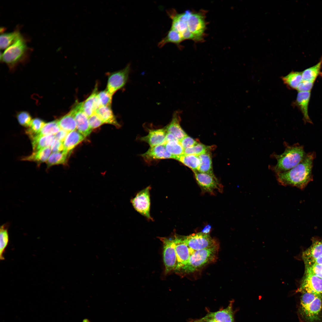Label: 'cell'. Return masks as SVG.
Here are the masks:
<instances>
[{
	"label": "cell",
	"instance_id": "51",
	"mask_svg": "<svg viewBox=\"0 0 322 322\" xmlns=\"http://www.w3.org/2000/svg\"><path fill=\"white\" fill-rule=\"evenodd\" d=\"M82 322H90L89 321V320H88V319L86 318V319H84L83 320Z\"/></svg>",
	"mask_w": 322,
	"mask_h": 322
},
{
	"label": "cell",
	"instance_id": "28",
	"mask_svg": "<svg viewBox=\"0 0 322 322\" xmlns=\"http://www.w3.org/2000/svg\"><path fill=\"white\" fill-rule=\"evenodd\" d=\"M322 65V59L316 65L302 72V80L314 83L317 77L321 74Z\"/></svg>",
	"mask_w": 322,
	"mask_h": 322
},
{
	"label": "cell",
	"instance_id": "12",
	"mask_svg": "<svg viewBox=\"0 0 322 322\" xmlns=\"http://www.w3.org/2000/svg\"><path fill=\"white\" fill-rule=\"evenodd\" d=\"M130 68V64H128L124 69L114 72L109 76L107 90L112 96L126 84L128 78Z\"/></svg>",
	"mask_w": 322,
	"mask_h": 322
},
{
	"label": "cell",
	"instance_id": "24",
	"mask_svg": "<svg viewBox=\"0 0 322 322\" xmlns=\"http://www.w3.org/2000/svg\"><path fill=\"white\" fill-rule=\"evenodd\" d=\"M51 152L50 147H46L33 151L31 154L23 157L21 160L40 164L47 161Z\"/></svg>",
	"mask_w": 322,
	"mask_h": 322
},
{
	"label": "cell",
	"instance_id": "48",
	"mask_svg": "<svg viewBox=\"0 0 322 322\" xmlns=\"http://www.w3.org/2000/svg\"><path fill=\"white\" fill-rule=\"evenodd\" d=\"M174 141H178L179 140L173 134L167 132L165 137V143L167 142Z\"/></svg>",
	"mask_w": 322,
	"mask_h": 322
},
{
	"label": "cell",
	"instance_id": "8",
	"mask_svg": "<svg viewBox=\"0 0 322 322\" xmlns=\"http://www.w3.org/2000/svg\"><path fill=\"white\" fill-rule=\"evenodd\" d=\"M185 241L189 248L195 251L218 246L216 241L209 234L201 232L184 236Z\"/></svg>",
	"mask_w": 322,
	"mask_h": 322
},
{
	"label": "cell",
	"instance_id": "16",
	"mask_svg": "<svg viewBox=\"0 0 322 322\" xmlns=\"http://www.w3.org/2000/svg\"><path fill=\"white\" fill-rule=\"evenodd\" d=\"M141 156L145 161L150 162L156 160L174 159V157L166 150L164 145L151 147Z\"/></svg>",
	"mask_w": 322,
	"mask_h": 322
},
{
	"label": "cell",
	"instance_id": "20",
	"mask_svg": "<svg viewBox=\"0 0 322 322\" xmlns=\"http://www.w3.org/2000/svg\"><path fill=\"white\" fill-rule=\"evenodd\" d=\"M180 113L178 111L175 112L171 122L165 128L167 132L173 134L179 141L187 135L180 125Z\"/></svg>",
	"mask_w": 322,
	"mask_h": 322
},
{
	"label": "cell",
	"instance_id": "13",
	"mask_svg": "<svg viewBox=\"0 0 322 322\" xmlns=\"http://www.w3.org/2000/svg\"><path fill=\"white\" fill-rule=\"evenodd\" d=\"M82 104L83 102L77 103L71 110L75 117L77 130L86 137L90 134L92 129L89 126V118L83 110Z\"/></svg>",
	"mask_w": 322,
	"mask_h": 322
},
{
	"label": "cell",
	"instance_id": "41",
	"mask_svg": "<svg viewBox=\"0 0 322 322\" xmlns=\"http://www.w3.org/2000/svg\"><path fill=\"white\" fill-rule=\"evenodd\" d=\"M101 106L111 107L112 97L107 90L101 91L98 94Z\"/></svg>",
	"mask_w": 322,
	"mask_h": 322
},
{
	"label": "cell",
	"instance_id": "38",
	"mask_svg": "<svg viewBox=\"0 0 322 322\" xmlns=\"http://www.w3.org/2000/svg\"><path fill=\"white\" fill-rule=\"evenodd\" d=\"M213 147L198 143L195 145L184 149V154H192L199 156L208 151H210Z\"/></svg>",
	"mask_w": 322,
	"mask_h": 322
},
{
	"label": "cell",
	"instance_id": "43",
	"mask_svg": "<svg viewBox=\"0 0 322 322\" xmlns=\"http://www.w3.org/2000/svg\"><path fill=\"white\" fill-rule=\"evenodd\" d=\"M179 141L184 149L192 147L199 143L197 140L188 135Z\"/></svg>",
	"mask_w": 322,
	"mask_h": 322
},
{
	"label": "cell",
	"instance_id": "50",
	"mask_svg": "<svg viewBox=\"0 0 322 322\" xmlns=\"http://www.w3.org/2000/svg\"><path fill=\"white\" fill-rule=\"evenodd\" d=\"M322 264V254L317 258L313 263L310 264Z\"/></svg>",
	"mask_w": 322,
	"mask_h": 322
},
{
	"label": "cell",
	"instance_id": "40",
	"mask_svg": "<svg viewBox=\"0 0 322 322\" xmlns=\"http://www.w3.org/2000/svg\"><path fill=\"white\" fill-rule=\"evenodd\" d=\"M305 268V274L312 275L322 278V264L306 265Z\"/></svg>",
	"mask_w": 322,
	"mask_h": 322
},
{
	"label": "cell",
	"instance_id": "33",
	"mask_svg": "<svg viewBox=\"0 0 322 322\" xmlns=\"http://www.w3.org/2000/svg\"><path fill=\"white\" fill-rule=\"evenodd\" d=\"M282 79L284 83L291 88L296 89L303 80L302 72H291L286 76L283 77Z\"/></svg>",
	"mask_w": 322,
	"mask_h": 322
},
{
	"label": "cell",
	"instance_id": "7",
	"mask_svg": "<svg viewBox=\"0 0 322 322\" xmlns=\"http://www.w3.org/2000/svg\"><path fill=\"white\" fill-rule=\"evenodd\" d=\"M163 244V258L165 275L175 271L177 260L175 245L173 237H159Z\"/></svg>",
	"mask_w": 322,
	"mask_h": 322
},
{
	"label": "cell",
	"instance_id": "42",
	"mask_svg": "<svg viewBox=\"0 0 322 322\" xmlns=\"http://www.w3.org/2000/svg\"><path fill=\"white\" fill-rule=\"evenodd\" d=\"M88 118L89 126L92 129L98 127L104 124L96 113Z\"/></svg>",
	"mask_w": 322,
	"mask_h": 322
},
{
	"label": "cell",
	"instance_id": "29",
	"mask_svg": "<svg viewBox=\"0 0 322 322\" xmlns=\"http://www.w3.org/2000/svg\"><path fill=\"white\" fill-rule=\"evenodd\" d=\"M58 120L61 129L69 132L77 129L75 120L71 110Z\"/></svg>",
	"mask_w": 322,
	"mask_h": 322
},
{
	"label": "cell",
	"instance_id": "2",
	"mask_svg": "<svg viewBox=\"0 0 322 322\" xmlns=\"http://www.w3.org/2000/svg\"><path fill=\"white\" fill-rule=\"evenodd\" d=\"M284 152L280 154H274L277 164L270 167L276 174L287 171L293 168L304 159L306 155L304 147L298 143L286 145Z\"/></svg>",
	"mask_w": 322,
	"mask_h": 322
},
{
	"label": "cell",
	"instance_id": "27",
	"mask_svg": "<svg viewBox=\"0 0 322 322\" xmlns=\"http://www.w3.org/2000/svg\"><path fill=\"white\" fill-rule=\"evenodd\" d=\"M21 35L18 30L10 32L1 34L0 38L1 50L5 49L15 42Z\"/></svg>",
	"mask_w": 322,
	"mask_h": 322
},
{
	"label": "cell",
	"instance_id": "25",
	"mask_svg": "<svg viewBox=\"0 0 322 322\" xmlns=\"http://www.w3.org/2000/svg\"><path fill=\"white\" fill-rule=\"evenodd\" d=\"M55 138L54 135H36L33 137L31 139L33 151H38L46 147H50Z\"/></svg>",
	"mask_w": 322,
	"mask_h": 322
},
{
	"label": "cell",
	"instance_id": "5",
	"mask_svg": "<svg viewBox=\"0 0 322 322\" xmlns=\"http://www.w3.org/2000/svg\"><path fill=\"white\" fill-rule=\"evenodd\" d=\"M218 245L210 248L194 251L190 255L187 264L179 272H193L216 260Z\"/></svg>",
	"mask_w": 322,
	"mask_h": 322
},
{
	"label": "cell",
	"instance_id": "11",
	"mask_svg": "<svg viewBox=\"0 0 322 322\" xmlns=\"http://www.w3.org/2000/svg\"><path fill=\"white\" fill-rule=\"evenodd\" d=\"M175 245L177 263L175 271L179 272L187 264L191 255L194 251L190 249L185 242L184 236L175 235L173 237Z\"/></svg>",
	"mask_w": 322,
	"mask_h": 322
},
{
	"label": "cell",
	"instance_id": "46",
	"mask_svg": "<svg viewBox=\"0 0 322 322\" xmlns=\"http://www.w3.org/2000/svg\"><path fill=\"white\" fill-rule=\"evenodd\" d=\"M69 132L64 130L61 129L54 136L56 139L63 142Z\"/></svg>",
	"mask_w": 322,
	"mask_h": 322
},
{
	"label": "cell",
	"instance_id": "31",
	"mask_svg": "<svg viewBox=\"0 0 322 322\" xmlns=\"http://www.w3.org/2000/svg\"><path fill=\"white\" fill-rule=\"evenodd\" d=\"M69 153L64 151L53 152L46 162L47 167H49L54 165L65 164L67 162Z\"/></svg>",
	"mask_w": 322,
	"mask_h": 322
},
{
	"label": "cell",
	"instance_id": "10",
	"mask_svg": "<svg viewBox=\"0 0 322 322\" xmlns=\"http://www.w3.org/2000/svg\"><path fill=\"white\" fill-rule=\"evenodd\" d=\"M195 178L199 186L204 192L212 194L217 190L222 192L223 186L214 175L196 171L194 172Z\"/></svg>",
	"mask_w": 322,
	"mask_h": 322
},
{
	"label": "cell",
	"instance_id": "26",
	"mask_svg": "<svg viewBox=\"0 0 322 322\" xmlns=\"http://www.w3.org/2000/svg\"><path fill=\"white\" fill-rule=\"evenodd\" d=\"M198 157L200 160V165L197 171L214 175L213 171L212 159L210 151L201 154Z\"/></svg>",
	"mask_w": 322,
	"mask_h": 322
},
{
	"label": "cell",
	"instance_id": "15",
	"mask_svg": "<svg viewBox=\"0 0 322 322\" xmlns=\"http://www.w3.org/2000/svg\"><path fill=\"white\" fill-rule=\"evenodd\" d=\"M233 304L231 301L226 307L214 312H208L204 317L216 322H235Z\"/></svg>",
	"mask_w": 322,
	"mask_h": 322
},
{
	"label": "cell",
	"instance_id": "32",
	"mask_svg": "<svg viewBox=\"0 0 322 322\" xmlns=\"http://www.w3.org/2000/svg\"><path fill=\"white\" fill-rule=\"evenodd\" d=\"M183 41L179 33L171 28L166 36L159 43L158 45L160 48L162 47L168 43H173L178 45Z\"/></svg>",
	"mask_w": 322,
	"mask_h": 322
},
{
	"label": "cell",
	"instance_id": "14",
	"mask_svg": "<svg viewBox=\"0 0 322 322\" xmlns=\"http://www.w3.org/2000/svg\"><path fill=\"white\" fill-rule=\"evenodd\" d=\"M322 295V278L311 274H305L299 288L297 291Z\"/></svg>",
	"mask_w": 322,
	"mask_h": 322
},
{
	"label": "cell",
	"instance_id": "6",
	"mask_svg": "<svg viewBox=\"0 0 322 322\" xmlns=\"http://www.w3.org/2000/svg\"><path fill=\"white\" fill-rule=\"evenodd\" d=\"M186 12L187 29L182 36L188 38L193 35L196 41H201L202 39L206 29L204 16L200 13H194L189 10Z\"/></svg>",
	"mask_w": 322,
	"mask_h": 322
},
{
	"label": "cell",
	"instance_id": "39",
	"mask_svg": "<svg viewBox=\"0 0 322 322\" xmlns=\"http://www.w3.org/2000/svg\"><path fill=\"white\" fill-rule=\"evenodd\" d=\"M16 117L19 124L23 126L29 127L32 119L29 112L25 111L18 112L16 115Z\"/></svg>",
	"mask_w": 322,
	"mask_h": 322
},
{
	"label": "cell",
	"instance_id": "18",
	"mask_svg": "<svg viewBox=\"0 0 322 322\" xmlns=\"http://www.w3.org/2000/svg\"><path fill=\"white\" fill-rule=\"evenodd\" d=\"M96 86L91 95L83 102V111L89 117L95 113L97 110L101 106L98 95L97 89Z\"/></svg>",
	"mask_w": 322,
	"mask_h": 322
},
{
	"label": "cell",
	"instance_id": "35",
	"mask_svg": "<svg viewBox=\"0 0 322 322\" xmlns=\"http://www.w3.org/2000/svg\"><path fill=\"white\" fill-rule=\"evenodd\" d=\"M167 151L176 160L180 156L184 154V149L179 141H171L166 142L165 144Z\"/></svg>",
	"mask_w": 322,
	"mask_h": 322
},
{
	"label": "cell",
	"instance_id": "22",
	"mask_svg": "<svg viewBox=\"0 0 322 322\" xmlns=\"http://www.w3.org/2000/svg\"><path fill=\"white\" fill-rule=\"evenodd\" d=\"M85 137L77 129L69 132L63 142V151L70 153Z\"/></svg>",
	"mask_w": 322,
	"mask_h": 322
},
{
	"label": "cell",
	"instance_id": "52",
	"mask_svg": "<svg viewBox=\"0 0 322 322\" xmlns=\"http://www.w3.org/2000/svg\"><path fill=\"white\" fill-rule=\"evenodd\" d=\"M321 241H322V240Z\"/></svg>",
	"mask_w": 322,
	"mask_h": 322
},
{
	"label": "cell",
	"instance_id": "36",
	"mask_svg": "<svg viewBox=\"0 0 322 322\" xmlns=\"http://www.w3.org/2000/svg\"><path fill=\"white\" fill-rule=\"evenodd\" d=\"M0 259L4 260V254L9 242V235L7 224H4L1 226L0 229Z\"/></svg>",
	"mask_w": 322,
	"mask_h": 322
},
{
	"label": "cell",
	"instance_id": "19",
	"mask_svg": "<svg viewBox=\"0 0 322 322\" xmlns=\"http://www.w3.org/2000/svg\"><path fill=\"white\" fill-rule=\"evenodd\" d=\"M322 254V241L314 240L311 246L302 255L305 265L310 264Z\"/></svg>",
	"mask_w": 322,
	"mask_h": 322
},
{
	"label": "cell",
	"instance_id": "45",
	"mask_svg": "<svg viewBox=\"0 0 322 322\" xmlns=\"http://www.w3.org/2000/svg\"><path fill=\"white\" fill-rule=\"evenodd\" d=\"M50 148L53 152L62 151L64 148L63 142L55 138L51 145Z\"/></svg>",
	"mask_w": 322,
	"mask_h": 322
},
{
	"label": "cell",
	"instance_id": "34",
	"mask_svg": "<svg viewBox=\"0 0 322 322\" xmlns=\"http://www.w3.org/2000/svg\"><path fill=\"white\" fill-rule=\"evenodd\" d=\"M61 129L58 120H55L46 123L40 132L36 135H54Z\"/></svg>",
	"mask_w": 322,
	"mask_h": 322
},
{
	"label": "cell",
	"instance_id": "30",
	"mask_svg": "<svg viewBox=\"0 0 322 322\" xmlns=\"http://www.w3.org/2000/svg\"><path fill=\"white\" fill-rule=\"evenodd\" d=\"M176 160L189 168L193 172L198 171L200 165V160L198 156L183 154L178 157Z\"/></svg>",
	"mask_w": 322,
	"mask_h": 322
},
{
	"label": "cell",
	"instance_id": "17",
	"mask_svg": "<svg viewBox=\"0 0 322 322\" xmlns=\"http://www.w3.org/2000/svg\"><path fill=\"white\" fill-rule=\"evenodd\" d=\"M166 133L165 128L150 130L147 135L140 137V140L148 143L151 147L164 145Z\"/></svg>",
	"mask_w": 322,
	"mask_h": 322
},
{
	"label": "cell",
	"instance_id": "9",
	"mask_svg": "<svg viewBox=\"0 0 322 322\" xmlns=\"http://www.w3.org/2000/svg\"><path fill=\"white\" fill-rule=\"evenodd\" d=\"M150 186L138 193L131 200V203L135 210L148 219L152 220L150 214Z\"/></svg>",
	"mask_w": 322,
	"mask_h": 322
},
{
	"label": "cell",
	"instance_id": "23",
	"mask_svg": "<svg viewBox=\"0 0 322 322\" xmlns=\"http://www.w3.org/2000/svg\"><path fill=\"white\" fill-rule=\"evenodd\" d=\"M95 113L104 123L112 124L117 127L120 125L111 109V107L101 106L96 111Z\"/></svg>",
	"mask_w": 322,
	"mask_h": 322
},
{
	"label": "cell",
	"instance_id": "1",
	"mask_svg": "<svg viewBox=\"0 0 322 322\" xmlns=\"http://www.w3.org/2000/svg\"><path fill=\"white\" fill-rule=\"evenodd\" d=\"M316 157L314 152L306 154L303 160L291 169L276 174L279 183L284 186H291L304 189L313 180V162Z\"/></svg>",
	"mask_w": 322,
	"mask_h": 322
},
{
	"label": "cell",
	"instance_id": "37",
	"mask_svg": "<svg viewBox=\"0 0 322 322\" xmlns=\"http://www.w3.org/2000/svg\"><path fill=\"white\" fill-rule=\"evenodd\" d=\"M43 120L38 118L32 119L28 128L26 131V133L30 139L38 134L45 124Z\"/></svg>",
	"mask_w": 322,
	"mask_h": 322
},
{
	"label": "cell",
	"instance_id": "47",
	"mask_svg": "<svg viewBox=\"0 0 322 322\" xmlns=\"http://www.w3.org/2000/svg\"><path fill=\"white\" fill-rule=\"evenodd\" d=\"M189 322H216L214 321L204 317L200 319H191L189 320Z\"/></svg>",
	"mask_w": 322,
	"mask_h": 322
},
{
	"label": "cell",
	"instance_id": "4",
	"mask_svg": "<svg viewBox=\"0 0 322 322\" xmlns=\"http://www.w3.org/2000/svg\"><path fill=\"white\" fill-rule=\"evenodd\" d=\"M29 49L25 38L22 35L11 45L1 52L0 60L13 69L23 62L27 56Z\"/></svg>",
	"mask_w": 322,
	"mask_h": 322
},
{
	"label": "cell",
	"instance_id": "3",
	"mask_svg": "<svg viewBox=\"0 0 322 322\" xmlns=\"http://www.w3.org/2000/svg\"><path fill=\"white\" fill-rule=\"evenodd\" d=\"M322 295L308 292L302 293L299 312L306 322H316L321 319Z\"/></svg>",
	"mask_w": 322,
	"mask_h": 322
},
{
	"label": "cell",
	"instance_id": "49",
	"mask_svg": "<svg viewBox=\"0 0 322 322\" xmlns=\"http://www.w3.org/2000/svg\"><path fill=\"white\" fill-rule=\"evenodd\" d=\"M211 228V226L210 224L206 225L202 229L201 232L206 234H209Z\"/></svg>",
	"mask_w": 322,
	"mask_h": 322
},
{
	"label": "cell",
	"instance_id": "44",
	"mask_svg": "<svg viewBox=\"0 0 322 322\" xmlns=\"http://www.w3.org/2000/svg\"><path fill=\"white\" fill-rule=\"evenodd\" d=\"M314 82L302 80L296 89L298 92H310L312 88Z\"/></svg>",
	"mask_w": 322,
	"mask_h": 322
},
{
	"label": "cell",
	"instance_id": "21",
	"mask_svg": "<svg viewBox=\"0 0 322 322\" xmlns=\"http://www.w3.org/2000/svg\"><path fill=\"white\" fill-rule=\"evenodd\" d=\"M310 96V92H298L296 101L303 115L304 122L312 124L308 114V106Z\"/></svg>",
	"mask_w": 322,
	"mask_h": 322
}]
</instances>
